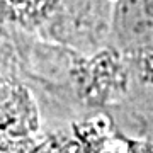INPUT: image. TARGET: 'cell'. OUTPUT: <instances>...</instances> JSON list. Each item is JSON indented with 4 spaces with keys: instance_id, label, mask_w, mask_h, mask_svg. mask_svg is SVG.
Returning a JSON list of instances; mask_svg holds the SVG:
<instances>
[{
    "instance_id": "6da1fadb",
    "label": "cell",
    "mask_w": 153,
    "mask_h": 153,
    "mask_svg": "<svg viewBox=\"0 0 153 153\" xmlns=\"http://www.w3.org/2000/svg\"><path fill=\"white\" fill-rule=\"evenodd\" d=\"M114 26L126 46H153V0H119Z\"/></svg>"
}]
</instances>
